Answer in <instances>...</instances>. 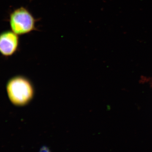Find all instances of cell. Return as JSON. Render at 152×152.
Returning <instances> with one entry per match:
<instances>
[{
  "instance_id": "6da1fadb",
  "label": "cell",
  "mask_w": 152,
  "mask_h": 152,
  "mask_svg": "<svg viewBox=\"0 0 152 152\" xmlns=\"http://www.w3.org/2000/svg\"><path fill=\"white\" fill-rule=\"evenodd\" d=\"M6 92L10 102L16 107L28 104L34 96V89L28 79L21 75L9 79L6 86Z\"/></svg>"
},
{
  "instance_id": "7a4b0ae2",
  "label": "cell",
  "mask_w": 152,
  "mask_h": 152,
  "mask_svg": "<svg viewBox=\"0 0 152 152\" xmlns=\"http://www.w3.org/2000/svg\"><path fill=\"white\" fill-rule=\"evenodd\" d=\"M10 23L12 31L18 35H21L35 29L36 20L27 9L20 7L11 13Z\"/></svg>"
},
{
  "instance_id": "3957f363",
  "label": "cell",
  "mask_w": 152,
  "mask_h": 152,
  "mask_svg": "<svg viewBox=\"0 0 152 152\" xmlns=\"http://www.w3.org/2000/svg\"><path fill=\"white\" fill-rule=\"evenodd\" d=\"M18 35L12 31H6L0 34V53L3 56H11L18 50Z\"/></svg>"
},
{
  "instance_id": "277c9868",
  "label": "cell",
  "mask_w": 152,
  "mask_h": 152,
  "mask_svg": "<svg viewBox=\"0 0 152 152\" xmlns=\"http://www.w3.org/2000/svg\"><path fill=\"white\" fill-rule=\"evenodd\" d=\"M40 152H50V151L48 148L44 147L43 148L41 149Z\"/></svg>"
}]
</instances>
